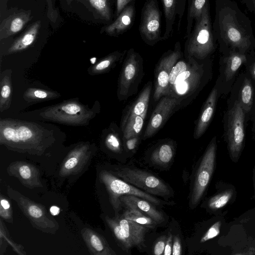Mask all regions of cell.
<instances>
[{
	"label": "cell",
	"instance_id": "9c48e42d",
	"mask_svg": "<svg viewBox=\"0 0 255 255\" xmlns=\"http://www.w3.org/2000/svg\"><path fill=\"white\" fill-rule=\"evenodd\" d=\"M7 194L14 200L33 227L42 232L55 234L59 229L57 221L51 216L43 205L36 203L9 186Z\"/></svg>",
	"mask_w": 255,
	"mask_h": 255
},
{
	"label": "cell",
	"instance_id": "f1b7e54d",
	"mask_svg": "<svg viewBox=\"0 0 255 255\" xmlns=\"http://www.w3.org/2000/svg\"><path fill=\"white\" fill-rule=\"evenodd\" d=\"M152 84L149 81L144 87L137 98L129 106L126 114L136 115L146 118L151 95Z\"/></svg>",
	"mask_w": 255,
	"mask_h": 255
},
{
	"label": "cell",
	"instance_id": "7dc6e473",
	"mask_svg": "<svg viewBox=\"0 0 255 255\" xmlns=\"http://www.w3.org/2000/svg\"><path fill=\"white\" fill-rule=\"evenodd\" d=\"M132 0H117V14L119 15Z\"/></svg>",
	"mask_w": 255,
	"mask_h": 255
},
{
	"label": "cell",
	"instance_id": "74e56055",
	"mask_svg": "<svg viewBox=\"0 0 255 255\" xmlns=\"http://www.w3.org/2000/svg\"><path fill=\"white\" fill-rule=\"evenodd\" d=\"M167 23L166 33L169 34L175 15L176 0H161Z\"/></svg>",
	"mask_w": 255,
	"mask_h": 255
},
{
	"label": "cell",
	"instance_id": "e0dca14e",
	"mask_svg": "<svg viewBox=\"0 0 255 255\" xmlns=\"http://www.w3.org/2000/svg\"><path fill=\"white\" fill-rule=\"evenodd\" d=\"M6 172L28 188L32 189L43 187L40 170L31 163L23 161L12 162L7 166Z\"/></svg>",
	"mask_w": 255,
	"mask_h": 255
},
{
	"label": "cell",
	"instance_id": "8992f818",
	"mask_svg": "<svg viewBox=\"0 0 255 255\" xmlns=\"http://www.w3.org/2000/svg\"><path fill=\"white\" fill-rule=\"evenodd\" d=\"M217 138L214 136L195 168L191 182L189 207L195 208L203 197L214 173L217 153Z\"/></svg>",
	"mask_w": 255,
	"mask_h": 255
},
{
	"label": "cell",
	"instance_id": "60d3db41",
	"mask_svg": "<svg viewBox=\"0 0 255 255\" xmlns=\"http://www.w3.org/2000/svg\"><path fill=\"white\" fill-rule=\"evenodd\" d=\"M245 71L255 83V52L253 51L246 54V60L244 65Z\"/></svg>",
	"mask_w": 255,
	"mask_h": 255
},
{
	"label": "cell",
	"instance_id": "b9f144b4",
	"mask_svg": "<svg viewBox=\"0 0 255 255\" xmlns=\"http://www.w3.org/2000/svg\"><path fill=\"white\" fill-rule=\"evenodd\" d=\"M221 226V222L220 221H218L213 224L202 236L200 240V243H205L218 236L220 232Z\"/></svg>",
	"mask_w": 255,
	"mask_h": 255
},
{
	"label": "cell",
	"instance_id": "7bdbcfd3",
	"mask_svg": "<svg viewBox=\"0 0 255 255\" xmlns=\"http://www.w3.org/2000/svg\"><path fill=\"white\" fill-rule=\"evenodd\" d=\"M141 138L140 135L123 138L125 150L127 152H134L137 149Z\"/></svg>",
	"mask_w": 255,
	"mask_h": 255
},
{
	"label": "cell",
	"instance_id": "3957f363",
	"mask_svg": "<svg viewBox=\"0 0 255 255\" xmlns=\"http://www.w3.org/2000/svg\"><path fill=\"white\" fill-rule=\"evenodd\" d=\"M100 106L95 102L92 108L82 104L78 98H73L42 108L36 114L40 120L71 126H86L99 113Z\"/></svg>",
	"mask_w": 255,
	"mask_h": 255
},
{
	"label": "cell",
	"instance_id": "8d00e7d4",
	"mask_svg": "<svg viewBox=\"0 0 255 255\" xmlns=\"http://www.w3.org/2000/svg\"><path fill=\"white\" fill-rule=\"evenodd\" d=\"M208 2V0H192L188 13V33L190 32L192 20L198 19L201 16L202 11Z\"/></svg>",
	"mask_w": 255,
	"mask_h": 255
},
{
	"label": "cell",
	"instance_id": "9a60e30c",
	"mask_svg": "<svg viewBox=\"0 0 255 255\" xmlns=\"http://www.w3.org/2000/svg\"><path fill=\"white\" fill-rule=\"evenodd\" d=\"M181 55L182 53L178 45L174 50L164 54L158 61L154 71V102L158 101L161 97L165 96L169 85L171 70L174 64L181 57Z\"/></svg>",
	"mask_w": 255,
	"mask_h": 255
},
{
	"label": "cell",
	"instance_id": "681fc988",
	"mask_svg": "<svg viewBox=\"0 0 255 255\" xmlns=\"http://www.w3.org/2000/svg\"><path fill=\"white\" fill-rule=\"evenodd\" d=\"M50 211L52 215L55 216L59 214L60 209L56 206H52L50 208Z\"/></svg>",
	"mask_w": 255,
	"mask_h": 255
},
{
	"label": "cell",
	"instance_id": "603a6c76",
	"mask_svg": "<svg viewBox=\"0 0 255 255\" xmlns=\"http://www.w3.org/2000/svg\"><path fill=\"white\" fill-rule=\"evenodd\" d=\"M123 134L120 127L112 123L102 131L101 143L107 150L116 154H121L125 151L123 143Z\"/></svg>",
	"mask_w": 255,
	"mask_h": 255
},
{
	"label": "cell",
	"instance_id": "4fadbf2b",
	"mask_svg": "<svg viewBox=\"0 0 255 255\" xmlns=\"http://www.w3.org/2000/svg\"><path fill=\"white\" fill-rule=\"evenodd\" d=\"M95 150V145L89 142H81L77 144L63 160L59 175L67 177L79 174L88 166Z\"/></svg>",
	"mask_w": 255,
	"mask_h": 255
},
{
	"label": "cell",
	"instance_id": "8fae6325",
	"mask_svg": "<svg viewBox=\"0 0 255 255\" xmlns=\"http://www.w3.org/2000/svg\"><path fill=\"white\" fill-rule=\"evenodd\" d=\"M144 75L143 60L133 49L129 50L121 69L117 90L120 101L127 100L136 93Z\"/></svg>",
	"mask_w": 255,
	"mask_h": 255
},
{
	"label": "cell",
	"instance_id": "d590c367",
	"mask_svg": "<svg viewBox=\"0 0 255 255\" xmlns=\"http://www.w3.org/2000/svg\"><path fill=\"white\" fill-rule=\"evenodd\" d=\"M105 221L110 228L114 237L124 250L128 251L131 248L126 238L125 237L121 227L116 218L105 217Z\"/></svg>",
	"mask_w": 255,
	"mask_h": 255
},
{
	"label": "cell",
	"instance_id": "1f68e13d",
	"mask_svg": "<svg viewBox=\"0 0 255 255\" xmlns=\"http://www.w3.org/2000/svg\"><path fill=\"white\" fill-rule=\"evenodd\" d=\"M123 54L115 51L109 54L88 69L91 75H96L109 72L114 68L122 58Z\"/></svg>",
	"mask_w": 255,
	"mask_h": 255
},
{
	"label": "cell",
	"instance_id": "5bb4252c",
	"mask_svg": "<svg viewBox=\"0 0 255 255\" xmlns=\"http://www.w3.org/2000/svg\"><path fill=\"white\" fill-rule=\"evenodd\" d=\"M180 109V103L176 99L169 96L161 97L150 116L142 139L145 140L154 135L170 117Z\"/></svg>",
	"mask_w": 255,
	"mask_h": 255
},
{
	"label": "cell",
	"instance_id": "d6a6232c",
	"mask_svg": "<svg viewBox=\"0 0 255 255\" xmlns=\"http://www.w3.org/2000/svg\"><path fill=\"white\" fill-rule=\"evenodd\" d=\"M61 96L56 91L30 87L24 92L23 98L28 103H38L57 99Z\"/></svg>",
	"mask_w": 255,
	"mask_h": 255
},
{
	"label": "cell",
	"instance_id": "2e32d148",
	"mask_svg": "<svg viewBox=\"0 0 255 255\" xmlns=\"http://www.w3.org/2000/svg\"><path fill=\"white\" fill-rule=\"evenodd\" d=\"M230 93L229 98L238 100L249 121L255 102V83L245 71L239 73Z\"/></svg>",
	"mask_w": 255,
	"mask_h": 255
},
{
	"label": "cell",
	"instance_id": "816d5d0a",
	"mask_svg": "<svg viewBox=\"0 0 255 255\" xmlns=\"http://www.w3.org/2000/svg\"><path fill=\"white\" fill-rule=\"evenodd\" d=\"M254 176H253V180H254V189H255V166L254 168Z\"/></svg>",
	"mask_w": 255,
	"mask_h": 255
},
{
	"label": "cell",
	"instance_id": "f546056e",
	"mask_svg": "<svg viewBox=\"0 0 255 255\" xmlns=\"http://www.w3.org/2000/svg\"><path fill=\"white\" fill-rule=\"evenodd\" d=\"M235 193L234 187H225L208 198L206 203V208L212 212L219 211L231 202Z\"/></svg>",
	"mask_w": 255,
	"mask_h": 255
},
{
	"label": "cell",
	"instance_id": "c3c4849f",
	"mask_svg": "<svg viewBox=\"0 0 255 255\" xmlns=\"http://www.w3.org/2000/svg\"><path fill=\"white\" fill-rule=\"evenodd\" d=\"M250 120L252 122V131L255 136V102L250 112Z\"/></svg>",
	"mask_w": 255,
	"mask_h": 255
},
{
	"label": "cell",
	"instance_id": "7402d4cb",
	"mask_svg": "<svg viewBox=\"0 0 255 255\" xmlns=\"http://www.w3.org/2000/svg\"><path fill=\"white\" fill-rule=\"evenodd\" d=\"M115 218L130 247L141 246L144 243L145 235L148 228L126 219L122 216Z\"/></svg>",
	"mask_w": 255,
	"mask_h": 255
},
{
	"label": "cell",
	"instance_id": "4dcf8cb0",
	"mask_svg": "<svg viewBox=\"0 0 255 255\" xmlns=\"http://www.w3.org/2000/svg\"><path fill=\"white\" fill-rule=\"evenodd\" d=\"M134 15L133 7L132 6L126 7L119 14L116 20L106 27V32L112 35L123 31L131 24Z\"/></svg>",
	"mask_w": 255,
	"mask_h": 255
},
{
	"label": "cell",
	"instance_id": "f35d334b",
	"mask_svg": "<svg viewBox=\"0 0 255 255\" xmlns=\"http://www.w3.org/2000/svg\"><path fill=\"white\" fill-rule=\"evenodd\" d=\"M0 217L9 223H13V211L9 200L3 195L0 196Z\"/></svg>",
	"mask_w": 255,
	"mask_h": 255
},
{
	"label": "cell",
	"instance_id": "277c9868",
	"mask_svg": "<svg viewBox=\"0 0 255 255\" xmlns=\"http://www.w3.org/2000/svg\"><path fill=\"white\" fill-rule=\"evenodd\" d=\"M219 13V37L220 50L222 54L235 51L247 54L255 49V40L248 34L237 16L236 11L224 7Z\"/></svg>",
	"mask_w": 255,
	"mask_h": 255
},
{
	"label": "cell",
	"instance_id": "d6986e66",
	"mask_svg": "<svg viewBox=\"0 0 255 255\" xmlns=\"http://www.w3.org/2000/svg\"><path fill=\"white\" fill-rule=\"evenodd\" d=\"M222 95L220 88L215 83L203 105L194 128L193 137L198 139L205 132L215 113L219 99Z\"/></svg>",
	"mask_w": 255,
	"mask_h": 255
},
{
	"label": "cell",
	"instance_id": "f5cc1de1",
	"mask_svg": "<svg viewBox=\"0 0 255 255\" xmlns=\"http://www.w3.org/2000/svg\"><path fill=\"white\" fill-rule=\"evenodd\" d=\"M71 0H67L68 3L70 4V3L71 2Z\"/></svg>",
	"mask_w": 255,
	"mask_h": 255
},
{
	"label": "cell",
	"instance_id": "83f0119b",
	"mask_svg": "<svg viewBox=\"0 0 255 255\" xmlns=\"http://www.w3.org/2000/svg\"><path fill=\"white\" fill-rule=\"evenodd\" d=\"M12 70L5 69L0 74V112L8 110L11 104L12 96Z\"/></svg>",
	"mask_w": 255,
	"mask_h": 255
},
{
	"label": "cell",
	"instance_id": "7c38bea8",
	"mask_svg": "<svg viewBox=\"0 0 255 255\" xmlns=\"http://www.w3.org/2000/svg\"><path fill=\"white\" fill-rule=\"evenodd\" d=\"M246 60V54L235 51L221 56L219 75L215 83L220 88L222 95H227L230 93Z\"/></svg>",
	"mask_w": 255,
	"mask_h": 255
},
{
	"label": "cell",
	"instance_id": "d4e9b609",
	"mask_svg": "<svg viewBox=\"0 0 255 255\" xmlns=\"http://www.w3.org/2000/svg\"><path fill=\"white\" fill-rule=\"evenodd\" d=\"M174 142L171 139H164L152 148L150 159L154 164L165 166L173 160L175 154Z\"/></svg>",
	"mask_w": 255,
	"mask_h": 255
},
{
	"label": "cell",
	"instance_id": "cb8c5ba5",
	"mask_svg": "<svg viewBox=\"0 0 255 255\" xmlns=\"http://www.w3.org/2000/svg\"><path fill=\"white\" fill-rule=\"evenodd\" d=\"M30 19V11L14 13L4 19L0 25V39L20 31Z\"/></svg>",
	"mask_w": 255,
	"mask_h": 255
},
{
	"label": "cell",
	"instance_id": "44dd1931",
	"mask_svg": "<svg viewBox=\"0 0 255 255\" xmlns=\"http://www.w3.org/2000/svg\"><path fill=\"white\" fill-rule=\"evenodd\" d=\"M81 236L92 255H116L105 238L89 228H84Z\"/></svg>",
	"mask_w": 255,
	"mask_h": 255
},
{
	"label": "cell",
	"instance_id": "5b68a950",
	"mask_svg": "<svg viewBox=\"0 0 255 255\" xmlns=\"http://www.w3.org/2000/svg\"><path fill=\"white\" fill-rule=\"evenodd\" d=\"M249 121L237 100L229 98L223 118V137L231 159L238 161L245 145V128Z\"/></svg>",
	"mask_w": 255,
	"mask_h": 255
},
{
	"label": "cell",
	"instance_id": "52a82bcc",
	"mask_svg": "<svg viewBox=\"0 0 255 255\" xmlns=\"http://www.w3.org/2000/svg\"><path fill=\"white\" fill-rule=\"evenodd\" d=\"M216 48L208 2L200 17L196 20L194 31L185 48V57L191 56L199 60L211 58Z\"/></svg>",
	"mask_w": 255,
	"mask_h": 255
},
{
	"label": "cell",
	"instance_id": "ffe728a7",
	"mask_svg": "<svg viewBox=\"0 0 255 255\" xmlns=\"http://www.w3.org/2000/svg\"><path fill=\"white\" fill-rule=\"evenodd\" d=\"M122 205L127 209H134L151 218L158 224L165 221L163 213L158 211L155 205L148 201L134 195H124L120 197Z\"/></svg>",
	"mask_w": 255,
	"mask_h": 255
},
{
	"label": "cell",
	"instance_id": "ba28073f",
	"mask_svg": "<svg viewBox=\"0 0 255 255\" xmlns=\"http://www.w3.org/2000/svg\"><path fill=\"white\" fill-rule=\"evenodd\" d=\"M100 181L105 186L109 194L110 203L115 210L116 217L121 209L120 197L124 195H134L146 200L155 206L172 205V202L161 200L134 186L124 181L110 171L102 170L99 173Z\"/></svg>",
	"mask_w": 255,
	"mask_h": 255
},
{
	"label": "cell",
	"instance_id": "f907efd6",
	"mask_svg": "<svg viewBox=\"0 0 255 255\" xmlns=\"http://www.w3.org/2000/svg\"><path fill=\"white\" fill-rule=\"evenodd\" d=\"M249 1L251 3V8L255 10V0H249Z\"/></svg>",
	"mask_w": 255,
	"mask_h": 255
},
{
	"label": "cell",
	"instance_id": "836d02e7",
	"mask_svg": "<svg viewBox=\"0 0 255 255\" xmlns=\"http://www.w3.org/2000/svg\"><path fill=\"white\" fill-rule=\"evenodd\" d=\"M9 244L18 255H25L26 253L23 247L20 244L15 243L9 236V233L6 228L2 219L0 220V255H2L5 251L7 244Z\"/></svg>",
	"mask_w": 255,
	"mask_h": 255
},
{
	"label": "cell",
	"instance_id": "4316f807",
	"mask_svg": "<svg viewBox=\"0 0 255 255\" xmlns=\"http://www.w3.org/2000/svg\"><path fill=\"white\" fill-rule=\"evenodd\" d=\"M145 119L142 117L124 114L120 125L123 138L141 135Z\"/></svg>",
	"mask_w": 255,
	"mask_h": 255
},
{
	"label": "cell",
	"instance_id": "bcb514c9",
	"mask_svg": "<svg viewBox=\"0 0 255 255\" xmlns=\"http://www.w3.org/2000/svg\"><path fill=\"white\" fill-rule=\"evenodd\" d=\"M173 236L170 232H169L167 235V239L163 252V255H171L172 251Z\"/></svg>",
	"mask_w": 255,
	"mask_h": 255
},
{
	"label": "cell",
	"instance_id": "ee69618b",
	"mask_svg": "<svg viewBox=\"0 0 255 255\" xmlns=\"http://www.w3.org/2000/svg\"><path fill=\"white\" fill-rule=\"evenodd\" d=\"M166 239V235L161 236L157 239L152 248V253L154 255H163L165 249Z\"/></svg>",
	"mask_w": 255,
	"mask_h": 255
},
{
	"label": "cell",
	"instance_id": "484cf974",
	"mask_svg": "<svg viewBox=\"0 0 255 255\" xmlns=\"http://www.w3.org/2000/svg\"><path fill=\"white\" fill-rule=\"evenodd\" d=\"M40 25V20H38L32 24L13 42L7 50V54L20 52L29 47L35 40Z\"/></svg>",
	"mask_w": 255,
	"mask_h": 255
},
{
	"label": "cell",
	"instance_id": "ab89813d",
	"mask_svg": "<svg viewBox=\"0 0 255 255\" xmlns=\"http://www.w3.org/2000/svg\"><path fill=\"white\" fill-rule=\"evenodd\" d=\"M91 5L105 19L109 20L110 10L107 0H89Z\"/></svg>",
	"mask_w": 255,
	"mask_h": 255
},
{
	"label": "cell",
	"instance_id": "e575fe53",
	"mask_svg": "<svg viewBox=\"0 0 255 255\" xmlns=\"http://www.w3.org/2000/svg\"><path fill=\"white\" fill-rule=\"evenodd\" d=\"M121 216L126 219L133 221L148 228L153 229L159 224L151 218L134 209H128Z\"/></svg>",
	"mask_w": 255,
	"mask_h": 255
},
{
	"label": "cell",
	"instance_id": "7a4b0ae2",
	"mask_svg": "<svg viewBox=\"0 0 255 255\" xmlns=\"http://www.w3.org/2000/svg\"><path fill=\"white\" fill-rule=\"evenodd\" d=\"M181 58L171 70L165 96L176 99L181 109L193 102L211 80L213 62L211 58L204 60L191 56Z\"/></svg>",
	"mask_w": 255,
	"mask_h": 255
},
{
	"label": "cell",
	"instance_id": "30bf717a",
	"mask_svg": "<svg viewBox=\"0 0 255 255\" xmlns=\"http://www.w3.org/2000/svg\"><path fill=\"white\" fill-rule=\"evenodd\" d=\"M124 181L152 195L164 198L173 195L171 188L158 176L144 170L128 167H117L110 170Z\"/></svg>",
	"mask_w": 255,
	"mask_h": 255
},
{
	"label": "cell",
	"instance_id": "6da1fadb",
	"mask_svg": "<svg viewBox=\"0 0 255 255\" xmlns=\"http://www.w3.org/2000/svg\"><path fill=\"white\" fill-rule=\"evenodd\" d=\"M56 140L53 130L37 123L0 119V144L13 151L41 156Z\"/></svg>",
	"mask_w": 255,
	"mask_h": 255
},
{
	"label": "cell",
	"instance_id": "f6af8a7d",
	"mask_svg": "<svg viewBox=\"0 0 255 255\" xmlns=\"http://www.w3.org/2000/svg\"><path fill=\"white\" fill-rule=\"evenodd\" d=\"M182 251L180 238L178 235H175L173 237L172 255H180Z\"/></svg>",
	"mask_w": 255,
	"mask_h": 255
},
{
	"label": "cell",
	"instance_id": "ac0fdd59",
	"mask_svg": "<svg viewBox=\"0 0 255 255\" xmlns=\"http://www.w3.org/2000/svg\"><path fill=\"white\" fill-rule=\"evenodd\" d=\"M160 15L156 0H149L145 4L142 13L139 30L149 41L157 40L160 34Z\"/></svg>",
	"mask_w": 255,
	"mask_h": 255
}]
</instances>
